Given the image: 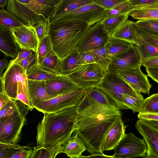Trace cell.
Returning <instances> with one entry per match:
<instances>
[{
  "label": "cell",
  "mask_w": 158,
  "mask_h": 158,
  "mask_svg": "<svg viewBox=\"0 0 158 158\" xmlns=\"http://www.w3.org/2000/svg\"><path fill=\"white\" fill-rule=\"evenodd\" d=\"M34 52L31 50L22 49L19 51L17 56L10 61L8 64H16L25 59Z\"/></svg>",
  "instance_id": "51"
},
{
  "label": "cell",
  "mask_w": 158,
  "mask_h": 158,
  "mask_svg": "<svg viewBox=\"0 0 158 158\" xmlns=\"http://www.w3.org/2000/svg\"><path fill=\"white\" fill-rule=\"evenodd\" d=\"M147 76L156 82H158V68L146 67Z\"/></svg>",
  "instance_id": "54"
},
{
  "label": "cell",
  "mask_w": 158,
  "mask_h": 158,
  "mask_svg": "<svg viewBox=\"0 0 158 158\" xmlns=\"http://www.w3.org/2000/svg\"><path fill=\"white\" fill-rule=\"evenodd\" d=\"M26 106L23 103L18 100L11 99L0 110V118L9 116Z\"/></svg>",
  "instance_id": "39"
},
{
  "label": "cell",
  "mask_w": 158,
  "mask_h": 158,
  "mask_svg": "<svg viewBox=\"0 0 158 158\" xmlns=\"http://www.w3.org/2000/svg\"><path fill=\"white\" fill-rule=\"evenodd\" d=\"M52 50V45L48 35L39 42L36 53V63L39 65L47 54Z\"/></svg>",
  "instance_id": "38"
},
{
  "label": "cell",
  "mask_w": 158,
  "mask_h": 158,
  "mask_svg": "<svg viewBox=\"0 0 158 158\" xmlns=\"http://www.w3.org/2000/svg\"><path fill=\"white\" fill-rule=\"evenodd\" d=\"M109 37L104 33L100 22L90 26L73 52L81 53L104 46Z\"/></svg>",
  "instance_id": "10"
},
{
  "label": "cell",
  "mask_w": 158,
  "mask_h": 158,
  "mask_svg": "<svg viewBox=\"0 0 158 158\" xmlns=\"http://www.w3.org/2000/svg\"><path fill=\"white\" fill-rule=\"evenodd\" d=\"M24 24L15 15L5 10L0 9V25L10 30V28L19 27Z\"/></svg>",
  "instance_id": "34"
},
{
  "label": "cell",
  "mask_w": 158,
  "mask_h": 158,
  "mask_svg": "<svg viewBox=\"0 0 158 158\" xmlns=\"http://www.w3.org/2000/svg\"><path fill=\"white\" fill-rule=\"evenodd\" d=\"M23 85L25 86V85L28 86V81L26 82L21 81L18 83L16 99L23 103L28 107L29 110L31 111L34 108L25 93Z\"/></svg>",
  "instance_id": "43"
},
{
  "label": "cell",
  "mask_w": 158,
  "mask_h": 158,
  "mask_svg": "<svg viewBox=\"0 0 158 158\" xmlns=\"http://www.w3.org/2000/svg\"><path fill=\"white\" fill-rule=\"evenodd\" d=\"M24 146L17 144L0 148V158H9L18 150Z\"/></svg>",
  "instance_id": "46"
},
{
  "label": "cell",
  "mask_w": 158,
  "mask_h": 158,
  "mask_svg": "<svg viewBox=\"0 0 158 158\" xmlns=\"http://www.w3.org/2000/svg\"><path fill=\"white\" fill-rule=\"evenodd\" d=\"M80 53L73 52L62 60L60 61L59 70L61 75H67L80 65Z\"/></svg>",
  "instance_id": "30"
},
{
  "label": "cell",
  "mask_w": 158,
  "mask_h": 158,
  "mask_svg": "<svg viewBox=\"0 0 158 158\" xmlns=\"http://www.w3.org/2000/svg\"><path fill=\"white\" fill-rule=\"evenodd\" d=\"M36 53L33 52L23 60L16 63L21 66L25 70L28 69L36 62Z\"/></svg>",
  "instance_id": "49"
},
{
  "label": "cell",
  "mask_w": 158,
  "mask_h": 158,
  "mask_svg": "<svg viewBox=\"0 0 158 158\" xmlns=\"http://www.w3.org/2000/svg\"><path fill=\"white\" fill-rule=\"evenodd\" d=\"M86 150L85 145L76 133H73L72 136L61 147L60 153L65 154L70 158H75L82 156Z\"/></svg>",
  "instance_id": "21"
},
{
  "label": "cell",
  "mask_w": 158,
  "mask_h": 158,
  "mask_svg": "<svg viewBox=\"0 0 158 158\" xmlns=\"http://www.w3.org/2000/svg\"><path fill=\"white\" fill-rule=\"evenodd\" d=\"M141 66L125 69L118 70L114 72L132 89L140 93L149 95L152 87L147 75L141 69Z\"/></svg>",
  "instance_id": "11"
},
{
  "label": "cell",
  "mask_w": 158,
  "mask_h": 158,
  "mask_svg": "<svg viewBox=\"0 0 158 158\" xmlns=\"http://www.w3.org/2000/svg\"><path fill=\"white\" fill-rule=\"evenodd\" d=\"M135 126L147 146L146 155L158 158V121L139 119Z\"/></svg>",
  "instance_id": "12"
},
{
  "label": "cell",
  "mask_w": 158,
  "mask_h": 158,
  "mask_svg": "<svg viewBox=\"0 0 158 158\" xmlns=\"http://www.w3.org/2000/svg\"><path fill=\"white\" fill-rule=\"evenodd\" d=\"M27 81L30 98L33 107L38 102L51 98L47 92L45 81L28 80Z\"/></svg>",
  "instance_id": "22"
},
{
  "label": "cell",
  "mask_w": 158,
  "mask_h": 158,
  "mask_svg": "<svg viewBox=\"0 0 158 158\" xmlns=\"http://www.w3.org/2000/svg\"><path fill=\"white\" fill-rule=\"evenodd\" d=\"M135 31L136 44L134 45L139 57L140 65L147 58L158 56V47L144 40Z\"/></svg>",
  "instance_id": "23"
},
{
  "label": "cell",
  "mask_w": 158,
  "mask_h": 158,
  "mask_svg": "<svg viewBox=\"0 0 158 158\" xmlns=\"http://www.w3.org/2000/svg\"><path fill=\"white\" fill-rule=\"evenodd\" d=\"M108 41L110 46L107 57L111 59L113 57L127 51L133 45L126 41L111 36L109 37Z\"/></svg>",
  "instance_id": "29"
},
{
  "label": "cell",
  "mask_w": 158,
  "mask_h": 158,
  "mask_svg": "<svg viewBox=\"0 0 158 158\" xmlns=\"http://www.w3.org/2000/svg\"><path fill=\"white\" fill-rule=\"evenodd\" d=\"M0 93H5L4 90L2 77L0 78Z\"/></svg>",
  "instance_id": "59"
},
{
  "label": "cell",
  "mask_w": 158,
  "mask_h": 158,
  "mask_svg": "<svg viewBox=\"0 0 158 158\" xmlns=\"http://www.w3.org/2000/svg\"><path fill=\"white\" fill-rule=\"evenodd\" d=\"M28 80L46 81L55 77L58 75L42 68L36 62L26 71Z\"/></svg>",
  "instance_id": "28"
},
{
  "label": "cell",
  "mask_w": 158,
  "mask_h": 158,
  "mask_svg": "<svg viewBox=\"0 0 158 158\" xmlns=\"http://www.w3.org/2000/svg\"><path fill=\"white\" fill-rule=\"evenodd\" d=\"M8 0H0V7L3 8L8 5Z\"/></svg>",
  "instance_id": "58"
},
{
  "label": "cell",
  "mask_w": 158,
  "mask_h": 158,
  "mask_svg": "<svg viewBox=\"0 0 158 158\" xmlns=\"http://www.w3.org/2000/svg\"><path fill=\"white\" fill-rule=\"evenodd\" d=\"M129 15L138 20L158 19V5L134 9L130 12Z\"/></svg>",
  "instance_id": "31"
},
{
  "label": "cell",
  "mask_w": 158,
  "mask_h": 158,
  "mask_svg": "<svg viewBox=\"0 0 158 158\" xmlns=\"http://www.w3.org/2000/svg\"><path fill=\"white\" fill-rule=\"evenodd\" d=\"M158 113V93L153 94L144 99L139 113Z\"/></svg>",
  "instance_id": "37"
},
{
  "label": "cell",
  "mask_w": 158,
  "mask_h": 158,
  "mask_svg": "<svg viewBox=\"0 0 158 158\" xmlns=\"http://www.w3.org/2000/svg\"><path fill=\"white\" fill-rule=\"evenodd\" d=\"M133 21L127 19L112 35L111 37L136 44L135 31Z\"/></svg>",
  "instance_id": "26"
},
{
  "label": "cell",
  "mask_w": 158,
  "mask_h": 158,
  "mask_svg": "<svg viewBox=\"0 0 158 158\" xmlns=\"http://www.w3.org/2000/svg\"><path fill=\"white\" fill-rule=\"evenodd\" d=\"M60 60L52 50L39 65L43 69L57 75H60L59 70Z\"/></svg>",
  "instance_id": "33"
},
{
  "label": "cell",
  "mask_w": 158,
  "mask_h": 158,
  "mask_svg": "<svg viewBox=\"0 0 158 158\" xmlns=\"http://www.w3.org/2000/svg\"><path fill=\"white\" fill-rule=\"evenodd\" d=\"M113 150L114 158L143 157L146 155L147 146L143 139L131 132L125 133Z\"/></svg>",
  "instance_id": "9"
},
{
  "label": "cell",
  "mask_w": 158,
  "mask_h": 158,
  "mask_svg": "<svg viewBox=\"0 0 158 158\" xmlns=\"http://www.w3.org/2000/svg\"><path fill=\"white\" fill-rule=\"evenodd\" d=\"M96 88L103 91L120 110L128 109L123 103V96L126 94L136 92L116 73L112 72H107Z\"/></svg>",
  "instance_id": "8"
},
{
  "label": "cell",
  "mask_w": 158,
  "mask_h": 158,
  "mask_svg": "<svg viewBox=\"0 0 158 158\" xmlns=\"http://www.w3.org/2000/svg\"><path fill=\"white\" fill-rule=\"evenodd\" d=\"M8 59L5 56L3 59L0 60V78L2 77V73L3 70L8 66Z\"/></svg>",
  "instance_id": "56"
},
{
  "label": "cell",
  "mask_w": 158,
  "mask_h": 158,
  "mask_svg": "<svg viewBox=\"0 0 158 158\" xmlns=\"http://www.w3.org/2000/svg\"><path fill=\"white\" fill-rule=\"evenodd\" d=\"M120 110L103 106L85 93L77 106L73 133L81 139L89 153H102L100 145L111 127L122 118Z\"/></svg>",
  "instance_id": "1"
},
{
  "label": "cell",
  "mask_w": 158,
  "mask_h": 158,
  "mask_svg": "<svg viewBox=\"0 0 158 158\" xmlns=\"http://www.w3.org/2000/svg\"><path fill=\"white\" fill-rule=\"evenodd\" d=\"M144 100L143 96L138 92L125 94L123 97V105L133 113L139 112Z\"/></svg>",
  "instance_id": "32"
},
{
  "label": "cell",
  "mask_w": 158,
  "mask_h": 158,
  "mask_svg": "<svg viewBox=\"0 0 158 158\" xmlns=\"http://www.w3.org/2000/svg\"><path fill=\"white\" fill-rule=\"evenodd\" d=\"M141 65L138 54L134 45L127 51L111 58L107 69L108 72L125 69Z\"/></svg>",
  "instance_id": "17"
},
{
  "label": "cell",
  "mask_w": 158,
  "mask_h": 158,
  "mask_svg": "<svg viewBox=\"0 0 158 158\" xmlns=\"http://www.w3.org/2000/svg\"><path fill=\"white\" fill-rule=\"evenodd\" d=\"M79 62L80 65L96 63L94 57L89 51L80 53Z\"/></svg>",
  "instance_id": "50"
},
{
  "label": "cell",
  "mask_w": 158,
  "mask_h": 158,
  "mask_svg": "<svg viewBox=\"0 0 158 158\" xmlns=\"http://www.w3.org/2000/svg\"><path fill=\"white\" fill-rule=\"evenodd\" d=\"M61 145L44 147L36 145L34 147L33 152L29 158H51L55 154L60 153Z\"/></svg>",
  "instance_id": "36"
},
{
  "label": "cell",
  "mask_w": 158,
  "mask_h": 158,
  "mask_svg": "<svg viewBox=\"0 0 158 158\" xmlns=\"http://www.w3.org/2000/svg\"><path fill=\"white\" fill-rule=\"evenodd\" d=\"M94 1L95 0H59L55 6L52 16L50 20L61 15L73 11L83 6L93 3Z\"/></svg>",
  "instance_id": "24"
},
{
  "label": "cell",
  "mask_w": 158,
  "mask_h": 158,
  "mask_svg": "<svg viewBox=\"0 0 158 158\" xmlns=\"http://www.w3.org/2000/svg\"><path fill=\"white\" fill-rule=\"evenodd\" d=\"M90 27L81 21L49 22L48 36L52 49L60 61L74 52Z\"/></svg>",
  "instance_id": "3"
},
{
  "label": "cell",
  "mask_w": 158,
  "mask_h": 158,
  "mask_svg": "<svg viewBox=\"0 0 158 158\" xmlns=\"http://www.w3.org/2000/svg\"><path fill=\"white\" fill-rule=\"evenodd\" d=\"M12 144H7L4 143H0V148L9 146Z\"/></svg>",
  "instance_id": "60"
},
{
  "label": "cell",
  "mask_w": 158,
  "mask_h": 158,
  "mask_svg": "<svg viewBox=\"0 0 158 158\" xmlns=\"http://www.w3.org/2000/svg\"><path fill=\"white\" fill-rule=\"evenodd\" d=\"M85 94L97 103L103 106L111 109H120L114 101L103 91L97 88L88 89L85 91Z\"/></svg>",
  "instance_id": "27"
},
{
  "label": "cell",
  "mask_w": 158,
  "mask_h": 158,
  "mask_svg": "<svg viewBox=\"0 0 158 158\" xmlns=\"http://www.w3.org/2000/svg\"><path fill=\"white\" fill-rule=\"evenodd\" d=\"M29 110L26 106L9 116L0 118V143L17 144Z\"/></svg>",
  "instance_id": "4"
},
{
  "label": "cell",
  "mask_w": 158,
  "mask_h": 158,
  "mask_svg": "<svg viewBox=\"0 0 158 158\" xmlns=\"http://www.w3.org/2000/svg\"><path fill=\"white\" fill-rule=\"evenodd\" d=\"M19 49L10 31L0 25V51L5 56L10 57L13 59L17 56Z\"/></svg>",
  "instance_id": "20"
},
{
  "label": "cell",
  "mask_w": 158,
  "mask_h": 158,
  "mask_svg": "<svg viewBox=\"0 0 158 158\" xmlns=\"http://www.w3.org/2000/svg\"><path fill=\"white\" fill-rule=\"evenodd\" d=\"M10 99L5 93H0V110Z\"/></svg>",
  "instance_id": "57"
},
{
  "label": "cell",
  "mask_w": 158,
  "mask_h": 158,
  "mask_svg": "<svg viewBox=\"0 0 158 158\" xmlns=\"http://www.w3.org/2000/svg\"><path fill=\"white\" fill-rule=\"evenodd\" d=\"M33 149V147L24 146L18 150L9 158H29Z\"/></svg>",
  "instance_id": "47"
},
{
  "label": "cell",
  "mask_w": 158,
  "mask_h": 158,
  "mask_svg": "<svg viewBox=\"0 0 158 158\" xmlns=\"http://www.w3.org/2000/svg\"><path fill=\"white\" fill-rule=\"evenodd\" d=\"M110 46V43L108 41L102 47L88 51L93 56L96 63L107 70L111 61V59L107 57Z\"/></svg>",
  "instance_id": "35"
},
{
  "label": "cell",
  "mask_w": 158,
  "mask_h": 158,
  "mask_svg": "<svg viewBox=\"0 0 158 158\" xmlns=\"http://www.w3.org/2000/svg\"><path fill=\"white\" fill-rule=\"evenodd\" d=\"M141 66L146 67L158 68V56H154L146 59L141 64Z\"/></svg>",
  "instance_id": "52"
},
{
  "label": "cell",
  "mask_w": 158,
  "mask_h": 158,
  "mask_svg": "<svg viewBox=\"0 0 158 158\" xmlns=\"http://www.w3.org/2000/svg\"><path fill=\"white\" fill-rule=\"evenodd\" d=\"M134 23L136 26L153 35L158 37V19L138 20Z\"/></svg>",
  "instance_id": "41"
},
{
  "label": "cell",
  "mask_w": 158,
  "mask_h": 158,
  "mask_svg": "<svg viewBox=\"0 0 158 158\" xmlns=\"http://www.w3.org/2000/svg\"><path fill=\"white\" fill-rule=\"evenodd\" d=\"M126 126L122 118L116 121L111 127L103 141L100 149L103 151L113 150L125 134Z\"/></svg>",
  "instance_id": "18"
},
{
  "label": "cell",
  "mask_w": 158,
  "mask_h": 158,
  "mask_svg": "<svg viewBox=\"0 0 158 158\" xmlns=\"http://www.w3.org/2000/svg\"><path fill=\"white\" fill-rule=\"evenodd\" d=\"M107 11L94 2L61 15L50 22L81 21L91 26L105 18Z\"/></svg>",
  "instance_id": "6"
},
{
  "label": "cell",
  "mask_w": 158,
  "mask_h": 158,
  "mask_svg": "<svg viewBox=\"0 0 158 158\" xmlns=\"http://www.w3.org/2000/svg\"><path fill=\"white\" fill-rule=\"evenodd\" d=\"M77 105L56 113L44 114L37 127L36 145L47 147L65 143L74 132Z\"/></svg>",
  "instance_id": "2"
},
{
  "label": "cell",
  "mask_w": 158,
  "mask_h": 158,
  "mask_svg": "<svg viewBox=\"0 0 158 158\" xmlns=\"http://www.w3.org/2000/svg\"><path fill=\"white\" fill-rule=\"evenodd\" d=\"M45 85L51 98L69 93L79 87L67 75L61 74L45 81Z\"/></svg>",
  "instance_id": "16"
},
{
  "label": "cell",
  "mask_w": 158,
  "mask_h": 158,
  "mask_svg": "<svg viewBox=\"0 0 158 158\" xmlns=\"http://www.w3.org/2000/svg\"><path fill=\"white\" fill-rule=\"evenodd\" d=\"M58 0H27L26 4L36 14L49 21Z\"/></svg>",
  "instance_id": "19"
},
{
  "label": "cell",
  "mask_w": 158,
  "mask_h": 158,
  "mask_svg": "<svg viewBox=\"0 0 158 158\" xmlns=\"http://www.w3.org/2000/svg\"><path fill=\"white\" fill-rule=\"evenodd\" d=\"M107 72L99 64L93 63L80 65L67 75L78 87L86 90L97 87Z\"/></svg>",
  "instance_id": "5"
},
{
  "label": "cell",
  "mask_w": 158,
  "mask_h": 158,
  "mask_svg": "<svg viewBox=\"0 0 158 158\" xmlns=\"http://www.w3.org/2000/svg\"><path fill=\"white\" fill-rule=\"evenodd\" d=\"M75 158H114L113 155L108 156L105 155L103 153L94 154H91L88 156H82L80 157Z\"/></svg>",
  "instance_id": "55"
},
{
  "label": "cell",
  "mask_w": 158,
  "mask_h": 158,
  "mask_svg": "<svg viewBox=\"0 0 158 158\" xmlns=\"http://www.w3.org/2000/svg\"><path fill=\"white\" fill-rule=\"evenodd\" d=\"M59 154L58 153H57L54 155L51 158H55L57 155Z\"/></svg>",
  "instance_id": "61"
},
{
  "label": "cell",
  "mask_w": 158,
  "mask_h": 158,
  "mask_svg": "<svg viewBox=\"0 0 158 158\" xmlns=\"http://www.w3.org/2000/svg\"><path fill=\"white\" fill-rule=\"evenodd\" d=\"M10 31L19 48L31 50L37 52L39 41L34 26L24 25L11 27Z\"/></svg>",
  "instance_id": "14"
},
{
  "label": "cell",
  "mask_w": 158,
  "mask_h": 158,
  "mask_svg": "<svg viewBox=\"0 0 158 158\" xmlns=\"http://www.w3.org/2000/svg\"><path fill=\"white\" fill-rule=\"evenodd\" d=\"M143 158H156L148 156L145 155L144 157H143Z\"/></svg>",
  "instance_id": "62"
},
{
  "label": "cell",
  "mask_w": 158,
  "mask_h": 158,
  "mask_svg": "<svg viewBox=\"0 0 158 158\" xmlns=\"http://www.w3.org/2000/svg\"><path fill=\"white\" fill-rule=\"evenodd\" d=\"M129 1L134 6V9L143 8L155 5H158V0H129Z\"/></svg>",
  "instance_id": "48"
},
{
  "label": "cell",
  "mask_w": 158,
  "mask_h": 158,
  "mask_svg": "<svg viewBox=\"0 0 158 158\" xmlns=\"http://www.w3.org/2000/svg\"><path fill=\"white\" fill-rule=\"evenodd\" d=\"M49 22V20L43 17L34 26L39 42L48 35Z\"/></svg>",
  "instance_id": "42"
},
{
  "label": "cell",
  "mask_w": 158,
  "mask_h": 158,
  "mask_svg": "<svg viewBox=\"0 0 158 158\" xmlns=\"http://www.w3.org/2000/svg\"><path fill=\"white\" fill-rule=\"evenodd\" d=\"M133 26L134 30L142 39L153 45L158 47V37L153 35L136 26L134 22Z\"/></svg>",
  "instance_id": "44"
},
{
  "label": "cell",
  "mask_w": 158,
  "mask_h": 158,
  "mask_svg": "<svg viewBox=\"0 0 158 158\" xmlns=\"http://www.w3.org/2000/svg\"><path fill=\"white\" fill-rule=\"evenodd\" d=\"M5 94L10 99H16L18 83L27 82L26 71L17 64H8L2 76Z\"/></svg>",
  "instance_id": "13"
},
{
  "label": "cell",
  "mask_w": 158,
  "mask_h": 158,
  "mask_svg": "<svg viewBox=\"0 0 158 158\" xmlns=\"http://www.w3.org/2000/svg\"><path fill=\"white\" fill-rule=\"evenodd\" d=\"M7 10L16 15L27 26H34L38 21L43 17L35 13L26 4L25 0H9Z\"/></svg>",
  "instance_id": "15"
},
{
  "label": "cell",
  "mask_w": 158,
  "mask_h": 158,
  "mask_svg": "<svg viewBox=\"0 0 158 158\" xmlns=\"http://www.w3.org/2000/svg\"><path fill=\"white\" fill-rule=\"evenodd\" d=\"M125 0H95L94 3L106 10H111Z\"/></svg>",
  "instance_id": "45"
},
{
  "label": "cell",
  "mask_w": 158,
  "mask_h": 158,
  "mask_svg": "<svg viewBox=\"0 0 158 158\" xmlns=\"http://www.w3.org/2000/svg\"><path fill=\"white\" fill-rule=\"evenodd\" d=\"M134 9V7L129 0H125L113 9L107 10L106 17L128 14Z\"/></svg>",
  "instance_id": "40"
},
{
  "label": "cell",
  "mask_w": 158,
  "mask_h": 158,
  "mask_svg": "<svg viewBox=\"0 0 158 158\" xmlns=\"http://www.w3.org/2000/svg\"><path fill=\"white\" fill-rule=\"evenodd\" d=\"M85 91L79 87L67 94L47 100L38 102L33 107L44 114L56 113L77 105L83 98Z\"/></svg>",
  "instance_id": "7"
},
{
  "label": "cell",
  "mask_w": 158,
  "mask_h": 158,
  "mask_svg": "<svg viewBox=\"0 0 158 158\" xmlns=\"http://www.w3.org/2000/svg\"><path fill=\"white\" fill-rule=\"evenodd\" d=\"M129 14L106 17L100 23L105 33L108 37L113 33L128 19Z\"/></svg>",
  "instance_id": "25"
},
{
  "label": "cell",
  "mask_w": 158,
  "mask_h": 158,
  "mask_svg": "<svg viewBox=\"0 0 158 158\" xmlns=\"http://www.w3.org/2000/svg\"><path fill=\"white\" fill-rule=\"evenodd\" d=\"M137 116L139 119L158 121V113H139Z\"/></svg>",
  "instance_id": "53"
}]
</instances>
